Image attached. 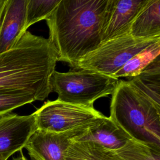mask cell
<instances>
[{
	"label": "cell",
	"instance_id": "6da1fadb",
	"mask_svg": "<svg viewBox=\"0 0 160 160\" xmlns=\"http://www.w3.org/2000/svg\"><path fill=\"white\" fill-rule=\"evenodd\" d=\"M108 4V0L60 1L46 19L58 61L76 69L78 61L99 46Z\"/></svg>",
	"mask_w": 160,
	"mask_h": 160
},
{
	"label": "cell",
	"instance_id": "7a4b0ae2",
	"mask_svg": "<svg viewBox=\"0 0 160 160\" xmlns=\"http://www.w3.org/2000/svg\"><path fill=\"white\" fill-rule=\"evenodd\" d=\"M57 61L48 39L26 31L12 48L0 54V91L29 92L44 100L52 92L50 79Z\"/></svg>",
	"mask_w": 160,
	"mask_h": 160
},
{
	"label": "cell",
	"instance_id": "3957f363",
	"mask_svg": "<svg viewBox=\"0 0 160 160\" xmlns=\"http://www.w3.org/2000/svg\"><path fill=\"white\" fill-rule=\"evenodd\" d=\"M109 118L131 139L160 151V106L128 81L119 80L112 94Z\"/></svg>",
	"mask_w": 160,
	"mask_h": 160
},
{
	"label": "cell",
	"instance_id": "277c9868",
	"mask_svg": "<svg viewBox=\"0 0 160 160\" xmlns=\"http://www.w3.org/2000/svg\"><path fill=\"white\" fill-rule=\"evenodd\" d=\"M119 79L91 70L79 69L66 72L54 71L50 79L58 99L80 106L93 108L98 99L112 94Z\"/></svg>",
	"mask_w": 160,
	"mask_h": 160
},
{
	"label": "cell",
	"instance_id": "5b68a950",
	"mask_svg": "<svg viewBox=\"0 0 160 160\" xmlns=\"http://www.w3.org/2000/svg\"><path fill=\"white\" fill-rule=\"evenodd\" d=\"M158 40L160 36L144 39L130 34L108 40L82 57L76 69H86L113 77L133 56Z\"/></svg>",
	"mask_w": 160,
	"mask_h": 160
},
{
	"label": "cell",
	"instance_id": "8992f818",
	"mask_svg": "<svg viewBox=\"0 0 160 160\" xmlns=\"http://www.w3.org/2000/svg\"><path fill=\"white\" fill-rule=\"evenodd\" d=\"M38 129L60 132L74 129L103 116L94 108L58 100L48 101L34 112Z\"/></svg>",
	"mask_w": 160,
	"mask_h": 160
},
{
	"label": "cell",
	"instance_id": "52a82bcc",
	"mask_svg": "<svg viewBox=\"0 0 160 160\" xmlns=\"http://www.w3.org/2000/svg\"><path fill=\"white\" fill-rule=\"evenodd\" d=\"M82 126L60 132L37 129L24 148L32 160H65L72 139L81 133Z\"/></svg>",
	"mask_w": 160,
	"mask_h": 160
},
{
	"label": "cell",
	"instance_id": "ba28073f",
	"mask_svg": "<svg viewBox=\"0 0 160 160\" xmlns=\"http://www.w3.org/2000/svg\"><path fill=\"white\" fill-rule=\"evenodd\" d=\"M148 0H108L101 31V42L130 34L132 23Z\"/></svg>",
	"mask_w": 160,
	"mask_h": 160
},
{
	"label": "cell",
	"instance_id": "9c48e42d",
	"mask_svg": "<svg viewBox=\"0 0 160 160\" xmlns=\"http://www.w3.org/2000/svg\"><path fill=\"white\" fill-rule=\"evenodd\" d=\"M34 113L19 116L8 114L0 118V156H12L24 148L37 129Z\"/></svg>",
	"mask_w": 160,
	"mask_h": 160
},
{
	"label": "cell",
	"instance_id": "30bf717a",
	"mask_svg": "<svg viewBox=\"0 0 160 160\" xmlns=\"http://www.w3.org/2000/svg\"><path fill=\"white\" fill-rule=\"evenodd\" d=\"M131 138L109 117L104 115L83 124L80 134L72 142H92L106 149L116 151Z\"/></svg>",
	"mask_w": 160,
	"mask_h": 160
},
{
	"label": "cell",
	"instance_id": "8fae6325",
	"mask_svg": "<svg viewBox=\"0 0 160 160\" xmlns=\"http://www.w3.org/2000/svg\"><path fill=\"white\" fill-rule=\"evenodd\" d=\"M27 0H6L0 18V54L12 48L26 32Z\"/></svg>",
	"mask_w": 160,
	"mask_h": 160
},
{
	"label": "cell",
	"instance_id": "7c38bea8",
	"mask_svg": "<svg viewBox=\"0 0 160 160\" xmlns=\"http://www.w3.org/2000/svg\"><path fill=\"white\" fill-rule=\"evenodd\" d=\"M130 35L144 39L160 36V0H148L134 19Z\"/></svg>",
	"mask_w": 160,
	"mask_h": 160
},
{
	"label": "cell",
	"instance_id": "4fadbf2b",
	"mask_svg": "<svg viewBox=\"0 0 160 160\" xmlns=\"http://www.w3.org/2000/svg\"><path fill=\"white\" fill-rule=\"evenodd\" d=\"M128 81L139 92L160 106V59L156 57L138 74Z\"/></svg>",
	"mask_w": 160,
	"mask_h": 160
},
{
	"label": "cell",
	"instance_id": "5bb4252c",
	"mask_svg": "<svg viewBox=\"0 0 160 160\" xmlns=\"http://www.w3.org/2000/svg\"><path fill=\"white\" fill-rule=\"evenodd\" d=\"M65 160H124L115 151L92 142H72Z\"/></svg>",
	"mask_w": 160,
	"mask_h": 160
},
{
	"label": "cell",
	"instance_id": "9a60e30c",
	"mask_svg": "<svg viewBox=\"0 0 160 160\" xmlns=\"http://www.w3.org/2000/svg\"><path fill=\"white\" fill-rule=\"evenodd\" d=\"M160 40L152 43L129 60L116 73L114 78L133 77L141 72L151 62L159 56Z\"/></svg>",
	"mask_w": 160,
	"mask_h": 160
},
{
	"label": "cell",
	"instance_id": "2e32d148",
	"mask_svg": "<svg viewBox=\"0 0 160 160\" xmlns=\"http://www.w3.org/2000/svg\"><path fill=\"white\" fill-rule=\"evenodd\" d=\"M61 0H27L24 31L34 23L46 19Z\"/></svg>",
	"mask_w": 160,
	"mask_h": 160
},
{
	"label": "cell",
	"instance_id": "e0dca14e",
	"mask_svg": "<svg viewBox=\"0 0 160 160\" xmlns=\"http://www.w3.org/2000/svg\"><path fill=\"white\" fill-rule=\"evenodd\" d=\"M115 152L124 160H160L159 151L133 139Z\"/></svg>",
	"mask_w": 160,
	"mask_h": 160
},
{
	"label": "cell",
	"instance_id": "ac0fdd59",
	"mask_svg": "<svg viewBox=\"0 0 160 160\" xmlns=\"http://www.w3.org/2000/svg\"><path fill=\"white\" fill-rule=\"evenodd\" d=\"M39 101L34 94L20 91H0V118L13 109L35 101Z\"/></svg>",
	"mask_w": 160,
	"mask_h": 160
},
{
	"label": "cell",
	"instance_id": "d6986e66",
	"mask_svg": "<svg viewBox=\"0 0 160 160\" xmlns=\"http://www.w3.org/2000/svg\"><path fill=\"white\" fill-rule=\"evenodd\" d=\"M21 151L20 155H19V156L16 157V158H14L12 160H28V159L26 158V157L23 155V154L22 153V151Z\"/></svg>",
	"mask_w": 160,
	"mask_h": 160
},
{
	"label": "cell",
	"instance_id": "ffe728a7",
	"mask_svg": "<svg viewBox=\"0 0 160 160\" xmlns=\"http://www.w3.org/2000/svg\"><path fill=\"white\" fill-rule=\"evenodd\" d=\"M5 2H6V0H0V18H1V16L5 4Z\"/></svg>",
	"mask_w": 160,
	"mask_h": 160
},
{
	"label": "cell",
	"instance_id": "44dd1931",
	"mask_svg": "<svg viewBox=\"0 0 160 160\" xmlns=\"http://www.w3.org/2000/svg\"><path fill=\"white\" fill-rule=\"evenodd\" d=\"M9 158V156H6V155L1 156H0V160H8V159Z\"/></svg>",
	"mask_w": 160,
	"mask_h": 160
}]
</instances>
